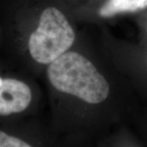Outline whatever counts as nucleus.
<instances>
[{
  "label": "nucleus",
  "instance_id": "1",
  "mask_svg": "<svg viewBox=\"0 0 147 147\" xmlns=\"http://www.w3.org/2000/svg\"><path fill=\"white\" fill-rule=\"evenodd\" d=\"M47 76L56 89L90 104L102 102L110 92L109 84L94 65L75 52L65 53L50 63Z\"/></svg>",
  "mask_w": 147,
  "mask_h": 147
},
{
  "label": "nucleus",
  "instance_id": "2",
  "mask_svg": "<svg viewBox=\"0 0 147 147\" xmlns=\"http://www.w3.org/2000/svg\"><path fill=\"white\" fill-rule=\"evenodd\" d=\"M74 38V31L63 13L56 7H47L30 37V53L37 62L50 64L66 53Z\"/></svg>",
  "mask_w": 147,
  "mask_h": 147
},
{
  "label": "nucleus",
  "instance_id": "3",
  "mask_svg": "<svg viewBox=\"0 0 147 147\" xmlns=\"http://www.w3.org/2000/svg\"><path fill=\"white\" fill-rule=\"evenodd\" d=\"M31 100L28 85L14 79L0 77V115H9L25 110Z\"/></svg>",
  "mask_w": 147,
  "mask_h": 147
},
{
  "label": "nucleus",
  "instance_id": "4",
  "mask_svg": "<svg viewBox=\"0 0 147 147\" xmlns=\"http://www.w3.org/2000/svg\"><path fill=\"white\" fill-rule=\"evenodd\" d=\"M147 7V0H107L99 10L101 17H111L122 12H135Z\"/></svg>",
  "mask_w": 147,
  "mask_h": 147
},
{
  "label": "nucleus",
  "instance_id": "5",
  "mask_svg": "<svg viewBox=\"0 0 147 147\" xmlns=\"http://www.w3.org/2000/svg\"><path fill=\"white\" fill-rule=\"evenodd\" d=\"M0 147H32L26 142L0 130Z\"/></svg>",
  "mask_w": 147,
  "mask_h": 147
}]
</instances>
